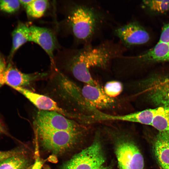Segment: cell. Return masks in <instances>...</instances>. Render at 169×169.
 Masks as SVG:
<instances>
[{
	"label": "cell",
	"mask_w": 169,
	"mask_h": 169,
	"mask_svg": "<svg viewBox=\"0 0 169 169\" xmlns=\"http://www.w3.org/2000/svg\"><path fill=\"white\" fill-rule=\"evenodd\" d=\"M126 50L119 42L106 40L96 45H83L69 56L67 66L74 76L86 84L100 86L90 70L93 68H105L113 60L124 55Z\"/></svg>",
	"instance_id": "obj_1"
},
{
	"label": "cell",
	"mask_w": 169,
	"mask_h": 169,
	"mask_svg": "<svg viewBox=\"0 0 169 169\" xmlns=\"http://www.w3.org/2000/svg\"><path fill=\"white\" fill-rule=\"evenodd\" d=\"M68 18L73 35L84 45L92 44L106 28L110 17L99 3L87 1L75 4Z\"/></svg>",
	"instance_id": "obj_2"
},
{
	"label": "cell",
	"mask_w": 169,
	"mask_h": 169,
	"mask_svg": "<svg viewBox=\"0 0 169 169\" xmlns=\"http://www.w3.org/2000/svg\"><path fill=\"white\" fill-rule=\"evenodd\" d=\"M35 127L42 146L55 154L64 153L71 149L82 133Z\"/></svg>",
	"instance_id": "obj_3"
},
{
	"label": "cell",
	"mask_w": 169,
	"mask_h": 169,
	"mask_svg": "<svg viewBox=\"0 0 169 169\" xmlns=\"http://www.w3.org/2000/svg\"><path fill=\"white\" fill-rule=\"evenodd\" d=\"M105 161L101 145L95 141L65 163L61 169H96L103 165Z\"/></svg>",
	"instance_id": "obj_4"
},
{
	"label": "cell",
	"mask_w": 169,
	"mask_h": 169,
	"mask_svg": "<svg viewBox=\"0 0 169 169\" xmlns=\"http://www.w3.org/2000/svg\"><path fill=\"white\" fill-rule=\"evenodd\" d=\"M35 126L54 130L82 133L84 127L76 121L54 111L39 110L34 120Z\"/></svg>",
	"instance_id": "obj_5"
},
{
	"label": "cell",
	"mask_w": 169,
	"mask_h": 169,
	"mask_svg": "<svg viewBox=\"0 0 169 169\" xmlns=\"http://www.w3.org/2000/svg\"><path fill=\"white\" fill-rule=\"evenodd\" d=\"M113 33L126 49L144 44L150 39L147 32L136 21H131L116 27L113 30Z\"/></svg>",
	"instance_id": "obj_6"
},
{
	"label": "cell",
	"mask_w": 169,
	"mask_h": 169,
	"mask_svg": "<svg viewBox=\"0 0 169 169\" xmlns=\"http://www.w3.org/2000/svg\"><path fill=\"white\" fill-rule=\"evenodd\" d=\"M115 153L119 169H143L142 155L131 141L123 140L119 142L116 146Z\"/></svg>",
	"instance_id": "obj_7"
},
{
	"label": "cell",
	"mask_w": 169,
	"mask_h": 169,
	"mask_svg": "<svg viewBox=\"0 0 169 169\" xmlns=\"http://www.w3.org/2000/svg\"><path fill=\"white\" fill-rule=\"evenodd\" d=\"M84 100L91 108L100 111L112 110L119 105V101L107 95L100 86L86 84L81 89Z\"/></svg>",
	"instance_id": "obj_8"
},
{
	"label": "cell",
	"mask_w": 169,
	"mask_h": 169,
	"mask_svg": "<svg viewBox=\"0 0 169 169\" xmlns=\"http://www.w3.org/2000/svg\"><path fill=\"white\" fill-rule=\"evenodd\" d=\"M161 106L123 115H113L99 111L94 117L95 121H120L151 125L155 116L160 111Z\"/></svg>",
	"instance_id": "obj_9"
},
{
	"label": "cell",
	"mask_w": 169,
	"mask_h": 169,
	"mask_svg": "<svg viewBox=\"0 0 169 169\" xmlns=\"http://www.w3.org/2000/svg\"><path fill=\"white\" fill-rule=\"evenodd\" d=\"M44 73L25 74L9 64L5 70L0 75V85L7 84L12 88L26 86L33 82L44 77Z\"/></svg>",
	"instance_id": "obj_10"
},
{
	"label": "cell",
	"mask_w": 169,
	"mask_h": 169,
	"mask_svg": "<svg viewBox=\"0 0 169 169\" xmlns=\"http://www.w3.org/2000/svg\"><path fill=\"white\" fill-rule=\"evenodd\" d=\"M12 88L23 95L39 110L54 111L66 117L76 118V115L69 113L63 109L49 97L33 92L23 87Z\"/></svg>",
	"instance_id": "obj_11"
},
{
	"label": "cell",
	"mask_w": 169,
	"mask_h": 169,
	"mask_svg": "<svg viewBox=\"0 0 169 169\" xmlns=\"http://www.w3.org/2000/svg\"><path fill=\"white\" fill-rule=\"evenodd\" d=\"M29 41L39 45L53 61L54 52L56 46L55 35L47 28L32 25L29 26Z\"/></svg>",
	"instance_id": "obj_12"
},
{
	"label": "cell",
	"mask_w": 169,
	"mask_h": 169,
	"mask_svg": "<svg viewBox=\"0 0 169 169\" xmlns=\"http://www.w3.org/2000/svg\"><path fill=\"white\" fill-rule=\"evenodd\" d=\"M134 63L147 61L169 62V43L158 42L151 49L140 54L132 56Z\"/></svg>",
	"instance_id": "obj_13"
},
{
	"label": "cell",
	"mask_w": 169,
	"mask_h": 169,
	"mask_svg": "<svg viewBox=\"0 0 169 169\" xmlns=\"http://www.w3.org/2000/svg\"><path fill=\"white\" fill-rule=\"evenodd\" d=\"M156 157L163 169H169V135L159 133L154 145Z\"/></svg>",
	"instance_id": "obj_14"
},
{
	"label": "cell",
	"mask_w": 169,
	"mask_h": 169,
	"mask_svg": "<svg viewBox=\"0 0 169 169\" xmlns=\"http://www.w3.org/2000/svg\"><path fill=\"white\" fill-rule=\"evenodd\" d=\"M12 36L11 56L23 45L29 41V26L23 23H19L12 32Z\"/></svg>",
	"instance_id": "obj_15"
},
{
	"label": "cell",
	"mask_w": 169,
	"mask_h": 169,
	"mask_svg": "<svg viewBox=\"0 0 169 169\" xmlns=\"http://www.w3.org/2000/svg\"><path fill=\"white\" fill-rule=\"evenodd\" d=\"M29 164V159L23 151L1 162L0 169H26Z\"/></svg>",
	"instance_id": "obj_16"
},
{
	"label": "cell",
	"mask_w": 169,
	"mask_h": 169,
	"mask_svg": "<svg viewBox=\"0 0 169 169\" xmlns=\"http://www.w3.org/2000/svg\"><path fill=\"white\" fill-rule=\"evenodd\" d=\"M161 106V110L153 118L151 125L159 133L169 135V105Z\"/></svg>",
	"instance_id": "obj_17"
},
{
	"label": "cell",
	"mask_w": 169,
	"mask_h": 169,
	"mask_svg": "<svg viewBox=\"0 0 169 169\" xmlns=\"http://www.w3.org/2000/svg\"><path fill=\"white\" fill-rule=\"evenodd\" d=\"M48 4V0H32L26 7L27 13L32 18H40L44 15Z\"/></svg>",
	"instance_id": "obj_18"
},
{
	"label": "cell",
	"mask_w": 169,
	"mask_h": 169,
	"mask_svg": "<svg viewBox=\"0 0 169 169\" xmlns=\"http://www.w3.org/2000/svg\"><path fill=\"white\" fill-rule=\"evenodd\" d=\"M142 5L143 7L159 13H165L169 10V0H144Z\"/></svg>",
	"instance_id": "obj_19"
},
{
	"label": "cell",
	"mask_w": 169,
	"mask_h": 169,
	"mask_svg": "<svg viewBox=\"0 0 169 169\" xmlns=\"http://www.w3.org/2000/svg\"><path fill=\"white\" fill-rule=\"evenodd\" d=\"M123 88V84L120 81L111 80L105 83L103 89L107 95L115 98L121 94Z\"/></svg>",
	"instance_id": "obj_20"
},
{
	"label": "cell",
	"mask_w": 169,
	"mask_h": 169,
	"mask_svg": "<svg viewBox=\"0 0 169 169\" xmlns=\"http://www.w3.org/2000/svg\"><path fill=\"white\" fill-rule=\"evenodd\" d=\"M20 4L19 0H1L0 9L6 13H12L18 10Z\"/></svg>",
	"instance_id": "obj_21"
},
{
	"label": "cell",
	"mask_w": 169,
	"mask_h": 169,
	"mask_svg": "<svg viewBox=\"0 0 169 169\" xmlns=\"http://www.w3.org/2000/svg\"><path fill=\"white\" fill-rule=\"evenodd\" d=\"M22 151L18 149L7 151H0V162L6 159L20 153Z\"/></svg>",
	"instance_id": "obj_22"
},
{
	"label": "cell",
	"mask_w": 169,
	"mask_h": 169,
	"mask_svg": "<svg viewBox=\"0 0 169 169\" xmlns=\"http://www.w3.org/2000/svg\"><path fill=\"white\" fill-rule=\"evenodd\" d=\"M159 42L169 43V22L164 26Z\"/></svg>",
	"instance_id": "obj_23"
},
{
	"label": "cell",
	"mask_w": 169,
	"mask_h": 169,
	"mask_svg": "<svg viewBox=\"0 0 169 169\" xmlns=\"http://www.w3.org/2000/svg\"><path fill=\"white\" fill-rule=\"evenodd\" d=\"M7 67L6 63L4 58L0 54V75L4 72Z\"/></svg>",
	"instance_id": "obj_24"
},
{
	"label": "cell",
	"mask_w": 169,
	"mask_h": 169,
	"mask_svg": "<svg viewBox=\"0 0 169 169\" xmlns=\"http://www.w3.org/2000/svg\"><path fill=\"white\" fill-rule=\"evenodd\" d=\"M43 163L39 159H37L32 169H41Z\"/></svg>",
	"instance_id": "obj_25"
},
{
	"label": "cell",
	"mask_w": 169,
	"mask_h": 169,
	"mask_svg": "<svg viewBox=\"0 0 169 169\" xmlns=\"http://www.w3.org/2000/svg\"><path fill=\"white\" fill-rule=\"evenodd\" d=\"M32 0H19L21 4L23 5L25 7L27 6L32 2Z\"/></svg>",
	"instance_id": "obj_26"
},
{
	"label": "cell",
	"mask_w": 169,
	"mask_h": 169,
	"mask_svg": "<svg viewBox=\"0 0 169 169\" xmlns=\"http://www.w3.org/2000/svg\"><path fill=\"white\" fill-rule=\"evenodd\" d=\"M96 169H109V168L107 166H104L102 165Z\"/></svg>",
	"instance_id": "obj_27"
},
{
	"label": "cell",
	"mask_w": 169,
	"mask_h": 169,
	"mask_svg": "<svg viewBox=\"0 0 169 169\" xmlns=\"http://www.w3.org/2000/svg\"><path fill=\"white\" fill-rule=\"evenodd\" d=\"M3 130V126L0 120V133Z\"/></svg>",
	"instance_id": "obj_28"
},
{
	"label": "cell",
	"mask_w": 169,
	"mask_h": 169,
	"mask_svg": "<svg viewBox=\"0 0 169 169\" xmlns=\"http://www.w3.org/2000/svg\"><path fill=\"white\" fill-rule=\"evenodd\" d=\"M167 76H168V78H169V75H167Z\"/></svg>",
	"instance_id": "obj_29"
}]
</instances>
